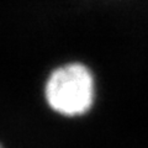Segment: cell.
Wrapping results in <instances>:
<instances>
[{
    "instance_id": "6da1fadb",
    "label": "cell",
    "mask_w": 148,
    "mask_h": 148,
    "mask_svg": "<svg viewBox=\"0 0 148 148\" xmlns=\"http://www.w3.org/2000/svg\"><path fill=\"white\" fill-rule=\"evenodd\" d=\"M48 108L64 117H79L95 101V78L90 68L80 62H71L54 68L43 88Z\"/></svg>"
},
{
    "instance_id": "7a4b0ae2",
    "label": "cell",
    "mask_w": 148,
    "mask_h": 148,
    "mask_svg": "<svg viewBox=\"0 0 148 148\" xmlns=\"http://www.w3.org/2000/svg\"><path fill=\"white\" fill-rule=\"evenodd\" d=\"M0 148H3V147H1V146H0Z\"/></svg>"
}]
</instances>
